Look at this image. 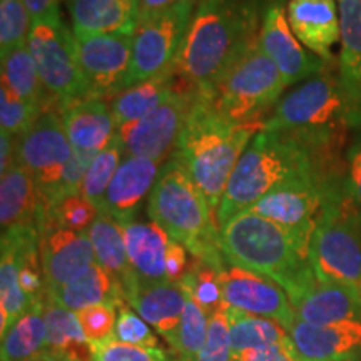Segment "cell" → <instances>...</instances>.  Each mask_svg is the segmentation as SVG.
Here are the masks:
<instances>
[{"mask_svg": "<svg viewBox=\"0 0 361 361\" xmlns=\"http://www.w3.org/2000/svg\"><path fill=\"white\" fill-rule=\"evenodd\" d=\"M180 79L173 69L121 90L109 99L117 128L141 121L162 106L178 90Z\"/></svg>", "mask_w": 361, "mask_h": 361, "instance_id": "obj_29", "label": "cell"}, {"mask_svg": "<svg viewBox=\"0 0 361 361\" xmlns=\"http://www.w3.org/2000/svg\"><path fill=\"white\" fill-rule=\"evenodd\" d=\"M286 17L296 39L323 61L341 39L340 11L336 0H290Z\"/></svg>", "mask_w": 361, "mask_h": 361, "instance_id": "obj_22", "label": "cell"}, {"mask_svg": "<svg viewBox=\"0 0 361 361\" xmlns=\"http://www.w3.org/2000/svg\"><path fill=\"white\" fill-rule=\"evenodd\" d=\"M123 146H121L119 139L116 137L109 147L99 152L92 159V162H90L87 173H85L80 194L84 197H87L97 209H101L104 196H106L107 188H109L116 171L119 169L121 162H123Z\"/></svg>", "mask_w": 361, "mask_h": 361, "instance_id": "obj_38", "label": "cell"}, {"mask_svg": "<svg viewBox=\"0 0 361 361\" xmlns=\"http://www.w3.org/2000/svg\"><path fill=\"white\" fill-rule=\"evenodd\" d=\"M259 44L288 85L314 78L323 71V59L306 51L293 34L283 2H269L266 7L261 20Z\"/></svg>", "mask_w": 361, "mask_h": 361, "instance_id": "obj_16", "label": "cell"}, {"mask_svg": "<svg viewBox=\"0 0 361 361\" xmlns=\"http://www.w3.org/2000/svg\"><path fill=\"white\" fill-rule=\"evenodd\" d=\"M197 361H234L231 335H229L228 306H223L213 314H209L206 343L197 356Z\"/></svg>", "mask_w": 361, "mask_h": 361, "instance_id": "obj_43", "label": "cell"}, {"mask_svg": "<svg viewBox=\"0 0 361 361\" xmlns=\"http://www.w3.org/2000/svg\"><path fill=\"white\" fill-rule=\"evenodd\" d=\"M94 348H96V361H179L162 348L129 345L116 338L96 345Z\"/></svg>", "mask_w": 361, "mask_h": 361, "instance_id": "obj_45", "label": "cell"}, {"mask_svg": "<svg viewBox=\"0 0 361 361\" xmlns=\"http://www.w3.org/2000/svg\"><path fill=\"white\" fill-rule=\"evenodd\" d=\"M305 361V360H303ZM341 361H351V360H341Z\"/></svg>", "mask_w": 361, "mask_h": 361, "instance_id": "obj_54", "label": "cell"}, {"mask_svg": "<svg viewBox=\"0 0 361 361\" xmlns=\"http://www.w3.org/2000/svg\"><path fill=\"white\" fill-rule=\"evenodd\" d=\"M30 25L24 0H0V56L27 44Z\"/></svg>", "mask_w": 361, "mask_h": 361, "instance_id": "obj_40", "label": "cell"}, {"mask_svg": "<svg viewBox=\"0 0 361 361\" xmlns=\"http://www.w3.org/2000/svg\"><path fill=\"white\" fill-rule=\"evenodd\" d=\"M200 94L180 80L176 92L141 121L121 126L117 139L126 156L166 162L173 156Z\"/></svg>", "mask_w": 361, "mask_h": 361, "instance_id": "obj_10", "label": "cell"}, {"mask_svg": "<svg viewBox=\"0 0 361 361\" xmlns=\"http://www.w3.org/2000/svg\"><path fill=\"white\" fill-rule=\"evenodd\" d=\"M234 361H303V358L298 353L295 343L290 338V340L274 343L264 348L247 350Z\"/></svg>", "mask_w": 361, "mask_h": 361, "instance_id": "obj_46", "label": "cell"}, {"mask_svg": "<svg viewBox=\"0 0 361 361\" xmlns=\"http://www.w3.org/2000/svg\"><path fill=\"white\" fill-rule=\"evenodd\" d=\"M40 111L17 97L6 84L0 89V128L2 133L11 134L13 139L20 137L34 121L37 119Z\"/></svg>", "mask_w": 361, "mask_h": 361, "instance_id": "obj_41", "label": "cell"}, {"mask_svg": "<svg viewBox=\"0 0 361 361\" xmlns=\"http://www.w3.org/2000/svg\"><path fill=\"white\" fill-rule=\"evenodd\" d=\"M16 162V139L11 134L0 133V174L7 173Z\"/></svg>", "mask_w": 361, "mask_h": 361, "instance_id": "obj_51", "label": "cell"}, {"mask_svg": "<svg viewBox=\"0 0 361 361\" xmlns=\"http://www.w3.org/2000/svg\"><path fill=\"white\" fill-rule=\"evenodd\" d=\"M114 338L119 341L129 343L135 346H149V348H161L157 333L133 308L128 301L117 305V323Z\"/></svg>", "mask_w": 361, "mask_h": 361, "instance_id": "obj_42", "label": "cell"}, {"mask_svg": "<svg viewBox=\"0 0 361 361\" xmlns=\"http://www.w3.org/2000/svg\"><path fill=\"white\" fill-rule=\"evenodd\" d=\"M87 234L96 252V263L121 283L126 295V290H129L137 278L128 256L123 224L109 214L99 213Z\"/></svg>", "mask_w": 361, "mask_h": 361, "instance_id": "obj_31", "label": "cell"}, {"mask_svg": "<svg viewBox=\"0 0 361 361\" xmlns=\"http://www.w3.org/2000/svg\"><path fill=\"white\" fill-rule=\"evenodd\" d=\"M74 40L89 97L107 101L128 87L134 34L74 32Z\"/></svg>", "mask_w": 361, "mask_h": 361, "instance_id": "obj_12", "label": "cell"}, {"mask_svg": "<svg viewBox=\"0 0 361 361\" xmlns=\"http://www.w3.org/2000/svg\"><path fill=\"white\" fill-rule=\"evenodd\" d=\"M74 32L134 34L139 0H66Z\"/></svg>", "mask_w": 361, "mask_h": 361, "instance_id": "obj_26", "label": "cell"}, {"mask_svg": "<svg viewBox=\"0 0 361 361\" xmlns=\"http://www.w3.org/2000/svg\"><path fill=\"white\" fill-rule=\"evenodd\" d=\"M24 4L32 22L61 17V13H59V0H24Z\"/></svg>", "mask_w": 361, "mask_h": 361, "instance_id": "obj_49", "label": "cell"}, {"mask_svg": "<svg viewBox=\"0 0 361 361\" xmlns=\"http://www.w3.org/2000/svg\"><path fill=\"white\" fill-rule=\"evenodd\" d=\"M331 197L333 194L319 180H310L266 194L247 211L274 221L310 252L311 238Z\"/></svg>", "mask_w": 361, "mask_h": 361, "instance_id": "obj_14", "label": "cell"}, {"mask_svg": "<svg viewBox=\"0 0 361 361\" xmlns=\"http://www.w3.org/2000/svg\"><path fill=\"white\" fill-rule=\"evenodd\" d=\"M263 123H234L214 111L204 97H197L173 156L191 176L214 216L234 168Z\"/></svg>", "mask_w": 361, "mask_h": 361, "instance_id": "obj_2", "label": "cell"}, {"mask_svg": "<svg viewBox=\"0 0 361 361\" xmlns=\"http://www.w3.org/2000/svg\"><path fill=\"white\" fill-rule=\"evenodd\" d=\"M166 162L147 157L126 156L116 171L99 213H106L121 224L134 221L142 201L149 200Z\"/></svg>", "mask_w": 361, "mask_h": 361, "instance_id": "obj_19", "label": "cell"}, {"mask_svg": "<svg viewBox=\"0 0 361 361\" xmlns=\"http://www.w3.org/2000/svg\"><path fill=\"white\" fill-rule=\"evenodd\" d=\"M2 84L40 112L51 107V101L27 44H22L2 56Z\"/></svg>", "mask_w": 361, "mask_h": 361, "instance_id": "obj_33", "label": "cell"}, {"mask_svg": "<svg viewBox=\"0 0 361 361\" xmlns=\"http://www.w3.org/2000/svg\"><path fill=\"white\" fill-rule=\"evenodd\" d=\"M47 326L45 350L57 361H96V348L85 338L78 314L52 301H44Z\"/></svg>", "mask_w": 361, "mask_h": 361, "instance_id": "obj_30", "label": "cell"}, {"mask_svg": "<svg viewBox=\"0 0 361 361\" xmlns=\"http://www.w3.org/2000/svg\"><path fill=\"white\" fill-rule=\"evenodd\" d=\"M288 333L305 361L351 360L361 350V319L331 324H311L296 319Z\"/></svg>", "mask_w": 361, "mask_h": 361, "instance_id": "obj_21", "label": "cell"}, {"mask_svg": "<svg viewBox=\"0 0 361 361\" xmlns=\"http://www.w3.org/2000/svg\"><path fill=\"white\" fill-rule=\"evenodd\" d=\"M147 214L197 261L221 271L228 266L216 216L178 157L171 156L162 166L147 200Z\"/></svg>", "mask_w": 361, "mask_h": 361, "instance_id": "obj_5", "label": "cell"}, {"mask_svg": "<svg viewBox=\"0 0 361 361\" xmlns=\"http://www.w3.org/2000/svg\"><path fill=\"white\" fill-rule=\"evenodd\" d=\"M286 87L281 72L261 47L258 35L204 99L234 123H256L264 121L261 116L279 102Z\"/></svg>", "mask_w": 361, "mask_h": 361, "instance_id": "obj_7", "label": "cell"}, {"mask_svg": "<svg viewBox=\"0 0 361 361\" xmlns=\"http://www.w3.org/2000/svg\"><path fill=\"white\" fill-rule=\"evenodd\" d=\"M45 300L69 311H74V313H79L80 310L94 305H121L126 301V295L121 283L96 263L79 278L72 279L64 286L45 293Z\"/></svg>", "mask_w": 361, "mask_h": 361, "instance_id": "obj_28", "label": "cell"}, {"mask_svg": "<svg viewBox=\"0 0 361 361\" xmlns=\"http://www.w3.org/2000/svg\"><path fill=\"white\" fill-rule=\"evenodd\" d=\"M184 293L192 298L207 314L226 306L221 284V269L197 261L189 266L186 274L179 281Z\"/></svg>", "mask_w": 361, "mask_h": 361, "instance_id": "obj_37", "label": "cell"}, {"mask_svg": "<svg viewBox=\"0 0 361 361\" xmlns=\"http://www.w3.org/2000/svg\"><path fill=\"white\" fill-rule=\"evenodd\" d=\"M348 192L361 209V139L348 152Z\"/></svg>", "mask_w": 361, "mask_h": 361, "instance_id": "obj_48", "label": "cell"}, {"mask_svg": "<svg viewBox=\"0 0 361 361\" xmlns=\"http://www.w3.org/2000/svg\"><path fill=\"white\" fill-rule=\"evenodd\" d=\"M42 219V201L37 180L29 169L13 162L0 179V224L2 231L37 228Z\"/></svg>", "mask_w": 361, "mask_h": 361, "instance_id": "obj_24", "label": "cell"}, {"mask_svg": "<svg viewBox=\"0 0 361 361\" xmlns=\"http://www.w3.org/2000/svg\"><path fill=\"white\" fill-rule=\"evenodd\" d=\"M188 271V250L178 241H171L166 259V278L171 283H179Z\"/></svg>", "mask_w": 361, "mask_h": 361, "instance_id": "obj_47", "label": "cell"}, {"mask_svg": "<svg viewBox=\"0 0 361 361\" xmlns=\"http://www.w3.org/2000/svg\"><path fill=\"white\" fill-rule=\"evenodd\" d=\"M126 301L174 350L180 316L186 306V293L180 284L135 279L133 286L126 290Z\"/></svg>", "mask_w": 361, "mask_h": 361, "instance_id": "obj_20", "label": "cell"}, {"mask_svg": "<svg viewBox=\"0 0 361 361\" xmlns=\"http://www.w3.org/2000/svg\"><path fill=\"white\" fill-rule=\"evenodd\" d=\"M258 0H200L174 61L180 80L207 96L259 35Z\"/></svg>", "mask_w": 361, "mask_h": 361, "instance_id": "obj_1", "label": "cell"}, {"mask_svg": "<svg viewBox=\"0 0 361 361\" xmlns=\"http://www.w3.org/2000/svg\"><path fill=\"white\" fill-rule=\"evenodd\" d=\"M310 264L322 283L356 288L361 281V234L355 213L333 196L310 243Z\"/></svg>", "mask_w": 361, "mask_h": 361, "instance_id": "obj_9", "label": "cell"}, {"mask_svg": "<svg viewBox=\"0 0 361 361\" xmlns=\"http://www.w3.org/2000/svg\"><path fill=\"white\" fill-rule=\"evenodd\" d=\"M99 209L82 194H72L57 201L45 211L39 224V233L44 229H69L75 233H87L90 224L97 218Z\"/></svg>", "mask_w": 361, "mask_h": 361, "instance_id": "obj_36", "label": "cell"}, {"mask_svg": "<svg viewBox=\"0 0 361 361\" xmlns=\"http://www.w3.org/2000/svg\"><path fill=\"white\" fill-rule=\"evenodd\" d=\"M179 0H139V20L141 22L151 19V17L157 16V13L168 11L169 7H173L174 4H178Z\"/></svg>", "mask_w": 361, "mask_h": 361, "instance_id": "obj_50", "label": "cell"}, {"mask_svg": "<svg viewBox=\"0 0 361 361\" xmlns=\"http://www.w3.org/2000/svg\"><path fill=\"white\" fill-rule=\"evenodd\" d=\"M197 2L179 0L168 11L137 24L128 87L173 69Z\"/></svg>", "mask_w": 361, "mask_h": 361, "instance_id": "obj_11", "label": "cell"}, {"mask_svg": "<svg viewBox=\"0 0 361 361\" xmlns=\"http://www.w3.org/2000/svg\"><path fill=\"white\" fill-rule=\"evenodd\" d=\"M39 256L45 293L64 286L96 264V252L87 233L44 229L39 233Z\"/></svg>", "mask_w": 361, "mask_h": 361, "instance_id": "obj_17", "label": "cell"}, {"mask_svg": "<svg viewBox=\"0 0 361 361\" xmlns=\"http://www.w3.org/2000/svg\"><path fill=\"white\" fill-rule=\"evenodd\" d=\"M310 180H319L313 152L290 135L261 129L233 171L216 214L218 226L223 228L266 194Z\"/></svg>", "mask_w": 361, "mask_h": 361, "instance_id": "obj_4", "label": "cell"}, {"mask_svg": "<svg viewBox=\"0 0 361 361\" xmlns=\"http://www.w3.org/2000/svg\"><path fill=\"white\" fill-rule=\"evenodd\" d=\"M123 231L135 278L147 283L168 281L166 259L173 238L156 223L130 221L123 224Z\"/></svg>", "mask_w": 361, "mask_h": 361, "instance_id": "obj_27", "label": "cell"}, {"mask_svg": "<svg viewBox=\"0 0 361 361\" xmlns=\"http://www.w3.org/2000/svg\"><path fill=\"white\" fill-rule=\"evenodd\" d=\"M78 314L80 326L87 340L94 346L101 345L114 338L116 323H117V305L116 303H101L80 310Z\"/></svg>", "mask_w": 361, "mask_h": 361, "instance_id": "obj_44", "label": "cell"}, {"mask_svg": "<svg viewBox=\"0 0 361 361\" xmlns=\"http://www.w3.org/2000/svg\"><path fill=\"white\" fill-rule=\"evenodd\" d=\"M207 326H209V314L191 296L186 295V306L180 316L178 341L174 346L180 361H197V356L206 343Z\"/></svg>", "mask_w": 361, "mask_h": 361, "instance_id": "obj_39", "label": "cell"}, {"mask_svg": "<svg viewBox=\"0 0 361 361\" xmlns=\"http://www.w3.org/2000/svg\"><path fill=\"white\" fill-rule=\"evenodd\" d=\"M226 263L276 281L290 296L300 298L316 279L310 252L290 231L268 218L245 211L219 228Z\"/></svg>", "mask_w": 361, "mask_h": 361, "instance_id": "obj_3", "label": "cell"}, {"mask_svg": "<svg viewBox=\"0 0 361 361\" xmlns=\"http://www.w3.org/2000/svg\"><path fill=\"white\" fill-rule=\"evenodd\" d=\"M61 116L75 152L96 156L117 137L119 128L106 99H82L64 107Z\"/></svg>", "mask_w": 361, "mask_h": 361, "instance_id": "obj_23", "label": "cell"}, {"mask_svg": "<svg viewBox=\"0 0 361 361\" xmlns=\"http://www.w3.org/2000/svg\"><path fill=\"white\" fill-rule=\"evenodd\" d=\"M228 319L234 360L247 350L264 348L268 345L286 341L291 338L290 333L274 319L250 314L246 311L229 308V306Z\"/></svg>", "mask_w": 361, "mask_h": 361, "instance_id": "obj_35", "label": "cell"}, {"mask_svg": "<svg viewBox=\"0 0 361 361\" xmlns=\"http://www.w3.org/2000/svg\"><path fill=\"white\" fill-rule=\"evenodd\" d=\"M72 156L74 147L61 112L52 107L40 112L34 124L16 139V162L30 171L37 180L39 194L56 183Z\"/></svg>", "mask_w": 361, "mask_h": 361, "instance_id": "obj_13", "label": "cell"}, {"mask_svg": "<svg viewBox=\"0 0 361 361\" xmlns=\"http://www.w3.org/2000/svg\"><path fill=\"white\" fill-rule=\"evenodd\" d=\"M27 45L51 107L61 112L71 104L89 97L75 52L74 32L67 29L61 17L32 22Z\"/></svg>", "mask_w": 361, "mask_h": 361, "instance_id": "obj_8", "label": "cell"}, {"mask_svg": "<svg viewBox=\"0 0 361 361\" xmlns=\"http://www.w3.org/2000/svg\"><path fill=\"white\" fill-rule=\"evenodd\" d=\"M47 346V326L44 303L32 306L2 335V361H24L44 353Z\"/></svg>", "mask_w": 361, "mask_h": 361, "instance_id": "obj_34", "label": "cell"}, {"mask_svg": "<svg viewBox=\"0 0 361 361\" xmlns=\"http://www.w3.org/2000/svg\"><path fill=\"white\" fill-rule=\"evenodd\" d=\"M224 303L229 308L246 311L278 322L290 331L296 322L288 293L273 279L250 269L228 264L221 271Z\"/></svg>", "mask_w": 361, "mask_h": 361, "instance_id": "obj_15", "label": "cell"}, {"mask_svg": "<svg viewBox=\"0 0 361 361\" xmlns=\"http://www.w3.org/2000/svg\"><path fill=\"white\" fill-rule=\"evenodd\" d=\"M355 291L358 293V296H360V300H361V281L356 284V288H355Z\"/></svg>", "mask_w": 361, "mask_h": 361, "instance_id": "obj_53", "label": "cell"}, {"mask_svg": "<svg viewBox=\"0 0 361 361\" xmlns=\"http://www.w3.org/2000/svg\"><path fill=\"white\" fill-rule=\"evenodd\" d=\"M24 361H57V360L54 358V356H52L51 353H49V351H44V353L35 355V356H32V358L24 360Z\"/></svg>", "mask_w": 361, "mask_h": 361, "instance_id": "obj_52", "label": "cell"}, {"mask_svg": "<svg viewBox=\"0 0 361 361\" xmlns=\"http://www.w3.org/2000/svg\"><path fill=\"white\" fill-rule=\"evenodd\" d=\"M360 119L341 79L322 74L288 92L264 119L263 129L290 135L314 154L340 142L345 130Z\"/></svg>", "mask_w": 361, "mask_h": 361, "instance_id": "obj_6", "label": "cell"}, {"mask_svg": "<svg viewBox=\"0 0 361 361\" xmlns=\"http://www.w3.org/2000/svg\"><path fill=\"white\" fill-rule=\"evenodd\" d=\"M296 319L311 324H331L361 319V300L355 288L316 281L291 301Z\"/></svg>", "mask_w": 361, "mask_h": 361, "instance_id": "obj_25", "label": "cell"}, {"mask_svg": "<svg viewBox=\"0 0 361 361\" xmlns=\"http://www.w3.org/2000/svg\"><path fill=\"white\" fill-rule=\"evenodd\" d=\"M39 247L37 228L2 231L0 255V336L35 306L20 286V269L29 251Z\"/></svg>", "mask_w": 361, "mask_h": 361, "instance_id": "obj_18", "label": "cell"}, {"mask_svg": "<svg viewBox=\"0 0 361 361\" xmlns=\"http://www.w3.org/2000/svg\"><path fill=\"white\" fill-rule=\"evenodd\" d=\"M341 27V82L361 116V0H338Z\"/></svg>", "mask_w": 361, "mask_h": 361, "instance_id": "obj_32", "label": "cell"}]
</instances>
